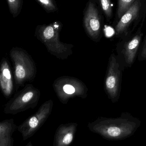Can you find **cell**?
I'll list each match as a JSON object with an SVG mask.
<instances>
[{"mask_svg": "<svg viewBox=\"0 0 146 146\" xmlns=\"http://www.w3.org/2000/svg\"><path fill=\"white\" fill-rule=\"evenodd\" d=\"M53 106L54 101L52 100L45 101L35 114L17 126V130L21 134L23 141L32 137L43 125L51 114Z\"/></svg>", "mask_w": 146, "mask_h": 146, "instance_id": "cell-8", "label": "cell"}, {"mask_svg": "<svg viewBox=\"0 0 146 146\" xmlns=\"http://www.w3.org/2000/svg\"><path fill=\"white\" fill-rule=\"evenodd\" d=\"M13 77L7 59L3 57L0 63V89L5 98H8L14 92Z\"/></svg>", "mask_w": 146, "mask_h": 146, "instance_id": "cell-12", "label": "cell"}, {"mask_svg": "<svg viewBox=\"0 0 146 146\" xmlns=\"http://www.w3.org/2000/svg\"><path fill=\"white\" fill-rule=\"evenodd\" d=\"M48 13L58 11L57 4L54 0H36Z\"/></svg>", "mask_w": 146, "mask_h": 146, "instance_id": "cell-17", "label": "cell"}, {"mask_svg": "<svg viewBox=\"0 0 146 146\" xmlns=\"http://www.w3.org/2000/svg\"><path fill=\"white\" fill-rule=\"evenodd\" d=\"M9 11L13 18L18 17L23 5V0H7Z\"/></svg>", "mask_w": 146, "mask_h": 146, "instance_id": "cell-16", "label": "cell"}, {"mask_svg": "<svg viewBox=\"0 0 146 146\" xmlns=\"http://www.w3.org/2000/svg\"><path fill=\"white\" fill-rule=\"evenodd\" d=\"M102 13L96 0H88L83 12V26L88 36L95 42L102 38Z\"/></svg>", "mask_w": 146, "mask_h": 146, "instance_id": "cell-7", "label": "cell"}, {"mask_svg": "<svg viewBox=\"0 0 146 146\" xmlns=\"http://www.w3.org/2000/svg\"><path fill=\"white\" fill-rule=\"evenodd\" d=\"M137 0H117V7L116 12L115 20L113 22L114 26L123 15L131 7Z\"/></svg>", "mask_w": 146, "mask_h": 146, "instance_id": "cell-14", "label": "cell"}, {"mask_svg": "<svg viewBox=\"0 0 146 146\" xmlns=\"http://www.w3.org/2000/svg\"><path fill=\"white\" fill-rule=\"evenodd\" d=\"M143 36L142 28H140L133 34L121 38L117 48L118 53L117 57L120 64L123 61L127 66L133 65Z\"/></svg>", "mask_w": 146, "mask_h": 146, "instance_id": "cell-10", "label": "cell"}, {"mask_svg": "<svg viewBox=\"0 0 146 146\" xmlns=\"http://www.w3.org/2000/svg\"><path fill=\"white\" fill-rule=\"evenodd\" d=\"M139 59L141 60H145L146 59V35L144 38L143 45L139 56Z\"/></svg>", "mask_w": 146, "mask_h": 146, "instance_id": "cell-18", "label": "cell"}, {"mask_svg": "<svg viewBox=\"0 0 146 146\" xmlns=\"http://www.w3.org/2000/svg\"><path fill=\"white\" fill-rule=\"evenodd\" d=\"M40 96L39 89L32 84H27L6 104L3 112L6 114L16 115L33 109L37 105Z\"/></svg>", "mask_w": 146, "mask_h": 146, "instance_id": "cell-6", "label": "cell"}, {"mask_svg": "<svg viewBox=\"0 0 146 146\" xmlns=\"http://www.w3.org/2000/svg\"><path fill=\"white\" fill-rule=\"evenodd\" d=\"M17 128L13 118L0 121V146H13V135Z\"/></svg>", "mask_w": 146, "mask_h": 146, "instance_id": "cell-13", "label": "cell"}, {"mask_svg": "<svg viewBox=\"0 0 146 146\" xmlns=\"http://www.w3.org/2000/svg\"><path fill=\"white\" fill-rule=\"evenodd\" d=\"M9 56L14 66V79L17 91L20 87L35 78L36 67L31 56L22 48L13 47L9 52Z\"/></svg>", "mask_w": 146, "mask_h": 146, "instance_id": "cell-4", "label": "cell"}, {"mask_svg": "<svg viewBox=\"0 0 146 146\" xmlns=\"http://www.w3.org/2000/svg\"><path fill=\"white\" fill-rule=\"evenodd\" d=\"M146 18V0H137L113 26L115 35L122 38L142 28Z\"/></svg>", "mask_w": 146, "mask_h": 146, "instance_id": "cell-3", "label": "cell"}, {"mask_svg": "<svg viewBox=\"0 0 146 146\" xmlns=\"http://www.w3.org/2000/svg\"><path fill=\"white\" fill-rule=\"evenodd\" d=\"M25 146H33V145L32 143H31V142L30 141V142H28V144Z\"/></svg>", "mask_w": 146, "mask_h": 146, "instance_id": "cell-19", "label": "cell"}, {"mask_svg": "<svg viewBox=\"0 0 146 146\" xmlns=\"http://www.w3.org/2000/svg\"><path fill=\"white\" fill-rule=\"evenodd\" d=\"M122 67L117 56H110L104 80V89L108 98L113 103L119 99L121 92Z\"/></svg>", "mask_w": 146, "mask_h": 146, "instance_id": "cell-9", "label": "cell"}, {"mask_svg": "<svg viewBox=\"0 0 146 146\" xmlns=\"http://www.w3.org/2000/svg\"><path fill=\"white\" fill-rule=\"evenodd\" d=\"M135 123L123 117L108 118L99 117L88 124V129L109 140H117L131 135L136 128Z\"/></svg>", "mask_w": 146, "mask_h": 146, "instance_id": "cell-2", "label": "cell"}, {"mask_svg": "<svg viewBox=\"0 0 146 146\" xmlns=\"http://www.w3.org/2000/svg\"><path fill=\"white\" fill-rule=\"evenodd\" d=\"M53 88L61 103L68 104L70 99L75 98L85 99L87 97L88 88L78 78L64 76L54 81Z\"/></svg>", "mask_w": 146, "mask_h": 146, "instance_id": "cell-5", "label": "cell"}, {"mask_svg": "<svg viewBox=\"0 0 146 146\" xmlns=\"http://www.w3.org/2000/svg\"><path fill=\"white\" fill-rule=\"evenodd\" d=\"M62 27L63 25L59 21L48 25H38L36 27L35 36L50 54L59 60H66L72 55L74 46L60 41V33Z\"/></svg>", "mask_w": 146, "mask_h": 146, "instance_id": "cell-1", "label": "cell"}, {"mask_svg": "<svg viewBox=\"0 0 146 146\" xmlns=\"http://www.w3.org/2000/svg\"><path fill=\"white\" fill-rule=\"evenodd\" d=\"M77 123L61 124L56 129L54 137L53 146H70L74 140Z\"/></svg>", "mask_w": 146, "mask_h": 146, "instance_id": "cell-11", "label": "cell"}, {"mask_svg": "<svg viewBox=\"0 0 146 146\" xmlns=\"http://www.w3.org/2000/svg\"><path fill=\"white\" fill-rule=\"evenodd\" d=\"M107 22L110 23L113 18V4L111 0H96Z\"/></svg>", "mask_w": 146, "mask_h": 146, "instance_id": "cell-15", "label": "cell"}]
</instances>
